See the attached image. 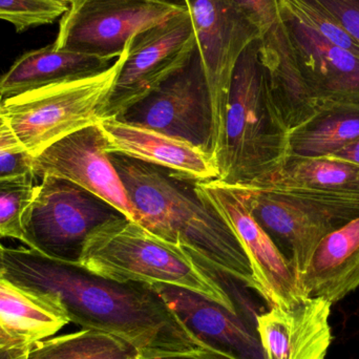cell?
I'll return each instance as SVG.
<instances>
[{
    "label": "cell",
    "instance_id": "6da1fadb",
    "mask_svg": "<svg viewBox=\"0 0 359 359\" xmlns=\"http://www.w3.org/2000/svg\"><path fill=\"white\" fill-rule=\"evenodd\" d=\"M4 266L6 280L54 304L69 323L122 339L138 358L210 348L183 324L153 285L105 280L31 248H4Z\"/></svg>",
    "mask_w": 359,
    "mask_h": 359
},
{
    "label": "cell",
    "instance_id": "7a4b0ae2",
    "mask_svg": "<svg viewBox=\"0 0 359 359\" xmlns=\"http://www.w3.org/2000/svg\"><path fill=\"white\" fill-rule=\"evenodd\" d=\"M136 212V222L187 251L213 274L252 289L248 257L231 230L194 187L166 170L123 156L109 155Z\"/></svg>",
    "mask_w": 359,
    "mask_h": 359
},
{
    "label": "cell",
    "instance_id": "3957f363",
    "mask_svg": "<svg viewBox=\"0 0 359 359\" xmlns=\"http://www.w3.org/2000/svg\"><path fill=\"white\" fill-rule=\"evenodd\" d=\"M278 13L261 38V55L270 96L288 133L324 105L359 102V57L280 6Z\"/></svg>",
    "mask_w": 359,
    "mask_h": 359
},
{
    "label": "cell",
    "instance_id": "277c9868",
    "mask_svg": "<svg viewBox=\"0 0 359 359\" xmlns=\"http://www.w3.org/2000/svg\"><path fill=\"white\" fill-rule=\"evenodd\" d=\"M76 264L94 276L122 284H165L187 289L238 313L215 274L187 251L121 215L90 232Z\"/></svg>",
    "mask_w": 359,
    "mask_h": 359
},
{
    "label": "cell",
    "instance_id": "5b68a950",
    "mask_svg": "<svg viewBox=\"0 0 359 359\" xmlns=\"http://www.w3.org/2000/svg\"><path fill=\"white\" fill-rule=\"evenodd\" d=\"M287 135L270 96L261 39L242 53L232 76L219 181L251 186L287 156Z\"/></svg>",
    "mask_w": 359,
    "mask_h": 359
},
{
    "label": "cell",
    "instance_id": "8992f818",
    "mask_svg": "<svg viewBox=\"0 0 359 359\" xmlns=\"http://www.w3.org/2000/svg\"><path fill=\"white\" fill-rule=\"evenodd\" d=\"M122 63V55L98 75L0 98V115L34 158L65 137L98 123Z\"/></svg>",
    "mask_w": 359,
    "mask_h": 359
},
{
    "label": "cell",
    "instance_id": "52a82bcc",
    "mask_svg": "<svg viewBox=\"0 0 359 359\" xmlns=\"http://www.w3.org/2000/svg\"><path fill=\"white\" fill-rule=\"evenodd\" d=\"M189 11L212 113V155L225 149L226 120L234 69L242 53L262 34L231 0H183Z\"/></svg>",
    "mask_w": 359,
    "mask_h": 359
},
{
    "label": "cell",
    "instance_id": "ba28073f",
    "mask_svg": "<svg viewBox=\"0 0 359 359\" xmlns=\"http://www.w3.org/2000/svg\"><path fill=\"white\" fill-rule=\"evenodd\" d=\"M196 50L187 8L133 36L122 54L121 67L102 118L122 117L180 71Z\"/></svg>",
    "mask_w": 359,
    "mask_h": 359
},
{
    "label": "cell",
    "instance_id": "9c48e42d",
    "mask_svg": "<svg viewBox=\"0 0 359 359\" xmlns=\"http://www.w3.org/2000/svg\"><path fill=\"white\" fill-rule=\"evenodd\" d=\"M186 8L183 0H72L53 44L111 61L133 36Z\"/></svg>",
    "mask_w": 359,
    "mask_h": 359
},
{
    "label": "cell",
    "instance_id": "30bf717a",
    "mask_svg": "<svg viewBox=\"0 0 359 359\" xmlns=\"http://www.w3.org/2000/svg\"><path fill=\"white\" fill-rule=\"evenodd\" d=\"M194 191L242 245L252 271L253 290L269 309L290 310L308 299L299 289L290 262L253 217L242 188L212 180L194 183Z\"/></svg>",
    "mask_w": 359,
    "mask_h": 359
},
{
    "label": "cell",
    "instance_id": "8fae6325",
    "mask_svg": "<svg viewBox=\"0 0 359 359\" xmlns=\"http://www.w3.org/2000/svg\"><path fill=\"white\" fill-rule=\"evenodd\" d=\"M113 210L69 180L42 177L25 215V245L46 257L76 263L90 232L119 215Z\"/></svg>",
    "mask_w": 359,
    "mask_h": 359
},
{
    "label": "cell",
    "instance_id": "7c38bea8",
    "mask_svg": "<svg viewBox=\"0 0 359 359\" xmlns=\"http://www.w3.org/2000/svg\"><path fill=\"white\" fill-rule=\"evenodd\" d=\"M238 187L253 217L286 251L297 280L325 236L359 217V209L334 208L278 190Z\"/></svg>",
    "mask_w": 359,
    "mask_h": 359
},
{
    "label": "cell",
    "instance_id": "4fadbf2b",
    "mask_svg": "<svg viewBox=\"0 0 359 359\" xmlns=\"http://www.w3.org/2000/svg\"><path fill=\"white\" fill-rule=\"evenodd\" d=\"M120 119L188 141L212 154L210 97L198 48L180 71Z\"/></svg>",
    "mask_w": 359,
    "mask_h": 359
},
{
    "label": "cell",
    "instance_id": "5bb4252c",
    "mask_svg": "<svg viewBox=\"0 0 359 359\" xmlns=\"http://www.w3.org/2000/svg\"><path fill=\"white\" fill-rule=\"evenodd\" d=\"M105 147L99 122L86 126L57 141L34 158V176L69 180L120 215L136 222L134 207Z\"/></svg>",
    "mask_w": 359,
    "mask_h": 359
},
{
    "label": "cell",
    "instance_id": "9a60e30c",
    "mask_svg": "<svg viewBox=\"0 0 359 359\" xmlns=\"http://www.w3.org/2000/svg\"><path fill=\"white\" fill-rule=\"evenodd\" d=\"M99 124L109 155L157 166L183 181L200 183L219 178V165L212 154L188 141L128 123L120 118H102Z\"/></svg>",
    "mask_w": 359,
    "mask_h": 359
},
{
    "label": "cell",
    "instance_id": "2e32d148",
    "mask_svg": "<svg viewBox=\"0 0 359 359\" xmlns=\"http://www.w3.org/2000/svg\"><path fill=\"white\" fill-rule=\"evenodd\" d=\"M247 187L288 192L341 209H359V165L329 157L286 156L265 177Z\"/></svg>",
    "mask_w": 359,
    "mask_h": 359
},
{
    "label": "cell",
    "instance_id": "e0dca14e",
    "mask_svg": "<svg viewBox=\"0 0 359 359\" xmlns=\"http://www.w3.org/2000/svg\"><path fill=\"white\" fill-rule=\"evenodd\" d=\"M331 306L320 297H308L292 309L270 308L255 316L265 358L325 359L333 339Z\"/></svg>",
    "mask_w": 359,
    "mask_h": 359
},
{
    "label": "cell",
    "instance_id": "ac0fdd59",
    "mask_svg": "<svg viewBox=\"0 0 359 359\" xmlns=\"http://www.w3.org/2000/svg\"><path fill=\"white\" fill-rule=\"evenodd\" d=\"M153 286L183 324L207 347L240 359H266L259 335L238 313L187 289L165 284Z\"/></svg>",
    "mask_w": 359,
    "mask_h": 359
},
{
    "label": "cell",
    "instance_id": "d6986e66",
    "mask_svg": "<svg viewBox=\"0 0 359 359\" xmlns=\"http://www.w3.org/2000/svg\"><path fill=\"white\" fill-rule=\"evenodd\" d=\"M306 297L331 304L359 287V217L325 236L297 278Z\"/></svg>",
    "mask_w": 359,
    "mask_h": 359
},
{
    "label": "cell",
    "instance_id": "ffe728a7",
    "mask_svg": "<svg viewBox=\"0 0 359 359\" xmlns=\"http://www.w3.org/2000/svg\"><path fill=\"white\" fill-rule=\"evenodd\" d=\"M114 62L92 55L59 50L54 44L29 50L0 77V98L98 75Z\"/></svg>",
    "mask_w": 359,
    "mask_h": 359
},
{
    "label": "cell",
    "instance_id": "44dd1931",
    "mask_svg": "<svg viewBox=\"0 0 359 359\" xmlns=\"http://www.w3.org/2000/svg\"><path fill=\"white\" fill-rule=\"evenodd\" d=\"M67 324L69 318L54 304L0 274V333L11 343L31 345Z\"/></svg>",
    "mask_w": 359,
    "mask_h": 359
},
{
    "label": "cell",
    "instance_id": "7402d4cb",
    "mask_svg": "<svg viewBox=\"0 0 359 359\" xmlns=\"http://www.w3.org/2000/svg\"><path fill=\"white\" fill-rule=\"evenodd\" d=\"M359 139V102L324 105L287 135V156L329 157Z\"/></svg>",
    "mask_w": 359,
    "mask_h": 359
},
{
    "label": "cell",
    "instance_id": "603a6c76",
    "mask_svg": "<svg viewBox=\"0 0 359 359\" xmlns=\"http://www.w3.org/2000/svg\"><path fill=\"white\" fill-rule=\"evenodd\" d=\"M136 351L118 337L82 329L31 344L27 359H136Z\"/></svg>",
    "mask_w": 359,
    "mask_h": 359
},
{
    "label": "cell",
    "instance_id": "cb8c5ba5",
    "mask_svg": "<svg viewBox=\"0 0 359 359\" xmlns=\"http://www.w3.org/2000/svg\"><path fill=\"white\" fill-rule=\"evenodd\" d=\"M36 179L34 175L0 179V240L25 244V219L37 194Z\"/></svg>",
    "mask_w": 359,
    "mask_h": 359
},
{
    "label": "cell",
    "instance_id": "d4e9b609",
    "mask_svg": "<svg viewBox=\"0 0 359 359\" xmlns=\"http://www.w3.org/2000/svg\"><path fill=\"white\" fill-rule=\"evenodd\" d=\"M67 8L56 0H0V20L11 23L21 33L54 22Z\"/></svg>",
    "mask_w": 359,
    "mask_h": 359
},
{
    "label": "cell",
    "instance_id": "484cf974",
    "mask_svg": "<svg viewBox=\"0 0 359 359\" xmlns=\"http://www.w3.org/2000/svg\"><path fill=\"white\" fill-rule=\"evenodd\" d=\"M34 157L0 115V179L33 174Z\"/></svg>",
    "mask_w": 359,
    "mask_h": 359
},
{
    "label": "cell",
    "instance_id": "4316f807",
    "mask_svg": "<svg viewBox=\"0 0 359 359\" xmlns=\"http://www.w3.org/2000/svg\"><path fill=\"white\" fill-rule=\"evenodd\" d=\"M232 4L261 32L262 37L272 29L278 18L276 0H231Z\"/></svg>",
    "mask_w": 359,
    "mask_h": 359
},
{
    "label": "cell",
    "instance_id": "83f0119b",
    "mask_svg": "<svg viewBox=\"0 0 359 359\" xmlns=\"http://www.w3.org/2000/svg\"><path fill=\"white\" fill-rule=\"evenodd\" d=\"M359 44V0H318Z\"/></svg>",
    "mask_w": 359,
    "mask_h": 359
},
{
    "label": "cell",
    "instance_id": "f1b7e54d",
    "mask_svg": "<svg viewBox=\"0 0 359 359\" xmlns=\"http://www.w3.org/2000/svg\"><path fill=\"white\" fill-rule=\"evenodd\" d=\"M136 359H240L227 352L213 348H201L194 351L183 352V353L170 354V355L158 356V358Z\"/></svg>",
    "mask_w": 359,
    "mask_h": 359
},
{
    "label": "cell",
    "instance_id": "f546056e",
    "mask_svg": "<svg viewBox=\"0 0 359 359\" xmlns=\"http://www.w3.org/2000/svg\"><path fill=\"white\" fill-rule=\"evenodd\" d=\"M29 345L6 344L0 347V359H27Z\"/></svg>",
    "mask_w": 359,
    "mask_h": 359
},
{
    "label": "cell",
    "instance_id": "4dcf8cb0",
    "mask_svg": "<svg viewBox=\"0 0 359 359\" xmlns=\"http://www.w3.org/2000/svg\"><path fill=\"white\" fill-rule=\"evenodd\" d=\"M329 158L345 160V161L351 162V163L359 165V139L350 143L344 149H339L333 155L329 156Z\"/></svg>",
    "mask_w": 359,
    "mask_h": 359
},
{
    "label": "cell",
    "instance_id": "1f68e13d",
    "mask_svg": "<svg viewBox=\"0 0 359 359\" xmlns=\"http://www.w3.org/2000/svg\"><path fill=\"white\" fill-rule=\"evenodd\" d=\"M4 247L2 246L1 243H0V274L4 273Z\"/></svg>",
    "mask_w": 359,
    "mask_h": 359
},
{
    "label": "cell",
    "instance_id": "d6a6232c",
    "mask_svg": "<svg viewBox=\"0 0 359 359\" xmlns=\"http://www.w3.org/2000/svg\"><path fill=\"white\" fill-rule=\"evenodd\" d=\"M6 344H13V343H11V341H8V339H4V337H0V347H1V346L6 345Z\"/></svg>",
    "mask_w": 359,
    "mask_h": 359
},
{
    "label": "cell",
    "instance_id": "836d02e7",
    "mask_svg": "<svg viewBox=\"0 0 359 359\" xmlns=\"http://www.w3.org/2000/svg\"><path fill=\"white\" fill-rule=\"evenodd\" d=\"M56 1L61 2V4H67V6H69V4H71L72 0H56Z\"/></svg>",
    "mask_w": 359,
    "mask_h": 359
},
{
    "label": "cell",
    "instance_id": "e575fe53",
    "mask_svg": "<svg viewBox=\"0 0 359 359\" xmlns=\"http://www.w3.org/2000/svg\"><path fill=\"white\" fill-rule=\"evenodd\" d=\"M0 337H4V339H6V337H4V335L1 334V333H0Z\"/></svg>",
    "mask_w": 359,
    "mask_h": 359
}]
</instances>
